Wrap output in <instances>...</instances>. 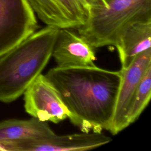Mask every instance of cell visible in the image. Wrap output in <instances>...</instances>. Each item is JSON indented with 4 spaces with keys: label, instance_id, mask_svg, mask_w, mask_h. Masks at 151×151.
<instances>
[{
    "label": "cell",
    "instance_id": "1",
    "mask_svg": "<svg viewBox=\"0 0 151 151\" xmlns=\"http://www.w3.org/2000/svg\"><path fill=\"white\" fill-rule=\"evenodd\" d=\"M71 114L70 122L83 132L108 130L121 72L98 67H54L45 75Z\"/></svg>",
    "mask_w": 151,
    "mask_h": 151
},
{
    "label": "cell",
    "instance_id": "2",
    "mask_svg": "<svg viewBox=\"0 0 151 151\" xmlns=\"http://www.w3.org/2000/svg\"><path fill=\"white\" fill-rule=\"evenodd\" d=\"M58 30L47 25L0 57V102L17 100L41 73L51 57Z\"/></svg>",
    "mask_w": 151,
    "mask_h": 151
},
{
    "label": "cell",
    "instance_id": "3",
    "mask_svg": "<svg viewBox=\"0 0 151 151\" xmlns=\"http://www.w3.org/2000/svg\"><path fill=\"white\" fill-rule=\"evenodd\" d=\"M104 6L89 9L78 34L94 48L114 45L120 32L134 22L151 19V0H107Z\"/></svg>",
    "mask_w": 151,
    "mask_h": 151
},
{
    "label": "cell",
    "instance_id": "4",
    "mask_svg": "<svg viewBox=\"0 0 151 151\" xmlns=\"http://www.w3.org/2000/svg\"><path fill=\"white\" fill-rule=\"evenodd\" d=\"M38 27L35 14L28 0H0V57Z\"/></svg>",
    "mask_w": 151,
    "mask_h": 151
},
{
    "label": "cell",
    "instance_id": "5",
    "mask_svg": "<svg viewBox=\"0 0 151 151\" xmlns=\"http://www.w3.org/2000/svg\"><path fill=\"white\" fill-rule=\"evenodd\" d=\"M23 94L25 110L32 117L54 123L71 118L58 91L45 75L39 74Z\"/></svg>",
    "mask_w": 151,
    "mask_h": 151
},
{
    "label": "cell",
    "instance_id": "6",
    "mask_svg": "<svg viewBox=\"0 0 151 151\" xmlns=\"http://www.w3.org/2000/svg\"><path fill=\"white\" fill-rule=\"evenodd\" d=\"M111 139L101 132H82L67 135L55 133L44 137L0 143V150L71 151L87 150L109 143Z\"/></svg>",
    "mask_w": 151,
    "mask_h": 151
},
{
    "label": "cell",
    "instance_id": "7",
    "mask_svg": "<svg viewBox=\"0 0 151 151\" xmlns=\"http://www.w3.org/2000/svg\"><path fill=\"white\" fill-rule=\"evenodd\" d=\"M151 65V48L139 54L126 68L120 69L121 79L109 131L115 135L126 128L132 102L143 75Z\"/></svg>",
    "mask_w": 151,
    "mask_h": 151
},
{
    "label": "cell",
    "instance_id": "8",
    "mask_svg": "<svg viewBox=\"0 0 151 151\" xmlns=\"http://www.w3.org/2000/svg\"><path fill=\"white\" fill-rule=\"evenodd\" d=\"M35 14L47 25L78 28L87 21L88 9L83 0H28Z\"/></svg>",
    "mask_w": 151,
    "mask_h": 151
},
{
    "label": "cell",
    "instance_id": "9",
    "mask_svg": "<svg viewBox=\"0 0 151 151\" xmlns=\"http://www.w3.org/2000/svg\"><path fill=\"white\" fill-rule=\"evenodd\" d=\"M94 47L70 28L59 29L52 51L58 67L96 66Z\"/></svg>",
    "mask_w": 151,
    "mask_h": 151
},
{
    "label": "cell",
    "instance_id": "10",
    "mask_svg": "<svg viewBox=\"0 0 151 151\" xmlns=\"http://www.w3.org/2000/svg\"><path fill=\"white\" fill-rule=\"evenodd\" d=\"M151 19L134 22L125 27L118 34L117 48L121 69L127 68L141 53L150 48Z\"/></svg>",
    "mask_w": 151,
    "mask_h": 151
},
{
    "label": "cell",
    "instance_id": "11",
    "mask_svg": "<svg viewBox=\"0 0 151 151\" xmlns=\"http://www.w3.org/2000/svg\"><path fill=\"white\" fill-rule=\"evenodd\" d=\"M54 134L46 122L32 117L28 120L8 119L0 122V143L37 139Z\"/></svg>",
    "mask_w": 151,
    "mask_h": 151
},
{
    "label": "cell",
    "instance_id": "12",
    "mask_svg": "<svg viewBox=\"0 0 151 151\" xmlns=\"http://www.w3.org/2000/svg\"><path fill=\"white\" fill-rule=\"evenodd\" d=\"M151 97V65L143 75L134 95L127 115L128 126L134 123L147 106Z\"/></svg>",
    "mask_w": 151,
    "mask_h": 151
},
{
    "label": "cell",
    "instance_id": "13",
    "mask_svg": "<svg viewBox=\"0 0 151 151\" xmlns=\"http://www.w3.org/2000/svg\"><path fill=\"white\" fill-rule=\"evenodd\" d=\"M87 7L89 9L92 8L104 6L107 5L106 0H83Z\"/></svg>",
    "mask_w": 151,
    "mask_h": 151
},
{
    "label": "cell",
    "instance_id": "14",
    "mask_svg": "<svg viewBox=\"0 0 151 151\" xmlns=\"http://www.w3.org/2000/svg\"><path fill=\"white\" fill-rule=\"evenodd\" d=\"M106 1H107V0H106Z\"/></svg>",
    "mask_w": 151,
    "mask_h": 151
}]
</instances>
